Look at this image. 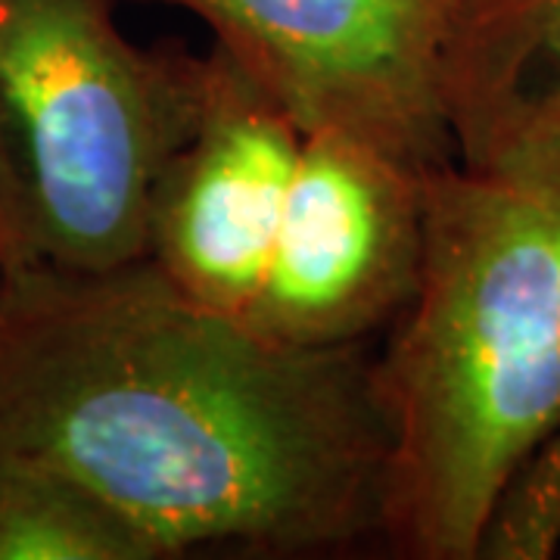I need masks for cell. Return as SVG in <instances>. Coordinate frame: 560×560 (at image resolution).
I'll return each mask as SVG.
<instances>
[{"instance_id": "cell-3", "label": "cell", "mask_w": 560, "mask_h": 560, "mask_svg": "<svg viewBox=\"0 0 560 560\" xmlns=\"http://www.w3.org/2000/svg\"><path fill=\"white\" fill-rule=\"evenodd\" d=\"M119 0H0V271L94 275L147 259L162 172L202 57L140 47Z\"/></svg>"}, {"instance_id": "cell-9", "label": "cell", "mask_w": 560, "mask_h": 560, "mask_svg": "<svg viewBox=\"0 0 560 560\" xmlns=\"http://www.w3.org/2000/svg\"><path fill=\"white\" fill-rule=\"evenodd\" d=\"M560 555V427L508 489L489 533L486 560H548Z\"/></svg>"}, {"instance_id": "cell-4", "label": "cell", "mask_w": 560, "mask_h": 560, "mask_svg": "<svg viewBox=\"0 0 560 560\" xmlns=\"http://www.w3.org/2000/svg\"><path fill=\"white\" fill-rule=\"evenodd\" d=\"M202 20L302 135L342 131L415 172L458 162L448 81L482 0H150Z\"/></svg>"}, {"instance_id": "cell-7", "label": "cell", "mask_w": 560, "mask_h": 560, "mask_svg": "<svg viewBox=\"0 0 560 560\" xmlns=\"http://www.w3.org/2000/svg\"><path fill=\"white\" fill-rule=\"evenodd\" d=\"M464 165L560 143V0H482L448 81Z\"/></svg>"}, {"instance_id": "cell-2", "label": "cell", "mask_w": 560, "mask_h": 560, "mask_svg": "<svg viewBox=\"0 0 560 560\" xmlns=\"http://www.w3.org/2000/svg\"><path fill=\"white\" fill-rule=\"evenodd\" d=\"M377 377L393 418L383 541L480 560L560 427V143L423 175L418 287Z\"/></svg>"}, {"instance_id": "cell-10", "label": "cell", "mask_w": 560, "mask_h": 560, "mask_svg": "<svg viewBox=\"0 0 560 560\" xmlns=\"http://www.w3.org/2000/svg\"><path fill=\"white\" fill-rule=\"evenodd\" d=\"M0 290H3V271H0Z\"/></svg>"}, {"instance_id": "cell-1", "label": "cell", "mask_w": 560, "mask_h": 560, "mask_svg": "<svg viewBox=\"0 0 560 560\" xmlns=\"http://www.w3.org/2000/svg\"><path fill=\"white\" fill-rule=\"evenodd\" d=\"M0 452L72 474L165 558H312L383 539L393 418L364 346L268 340L140 259L3 278Z\"/></svg>"}, {"instance_id": "cell-5", "label": "cell", "mask_w": 560, "mask_h": 560, "mask_svg": "<svg viewBox=\"0 0 560 560\" xmlns=\"http://www.w3.org/2000/svg\"><path fill=\"white\" fill-rule=\"evenodd\" d=\"M423 172L342 131H308L246 320L296 349L364 346L415 296Z\"/></svg>"}, {"instance_id": "cell-6", "label": "cell", "mask_w": 560, "mask_h": 560, "mask_svg": "<svg viewBox=\"0 0 560 560\" xmlns=\"http://www.w3.org/2000/svg\"><path fill=\"white\" fill-rule=\"evenodd\" d=\"M302 128L224 47L202 54L200 113L162 172L147 259L187 300L243 318L296 175Z\"/></svg>"}, {"instance_id": "cell-8", "label": "cell", "mask_w": 560, "mask_h": 560, "mask_svg": "<svg viewBox=\"0 0 560 560\" xmlns=\"http://www.w3.org/2000/svg\"><path fill=\"white\" fill-rule=\"evenodd\" d=\"M0 560H168L91 486L54 464L0 452Z\"/></svg>"}]
</instances>
